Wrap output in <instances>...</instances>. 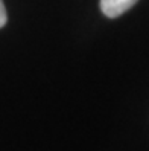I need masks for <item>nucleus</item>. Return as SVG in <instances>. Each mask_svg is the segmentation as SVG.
Here are the masks:
<instances>
[{"label":"nucleus","mask_w":149,"mask_h":151,"mask_svg":"<svg viewBox=\"0 0 149 151\" xmlns=\"http://www.w3.org/2000/svg\"><path fill=\"white\" fill-rule=\"evenodd\" d=\"M137 2L138 0H101V9L110 19H116L131 9Z\"/></svg>","instance_id":"1"},{"label":"nucleus","mask_w":149,"mask_h":151,"mask_svg":"<svg viewBox=\"0 0 149 151\" xmlns=\"http://www.w3.org/2000/svg\"><path fill=\"white\" fill-rule=\"evenodd\" d=\"M8 20V15H6V9H5V5H3V0H0V28H3L6 24Z\"/></svg>","instance_id":"2"}]
</instances>
